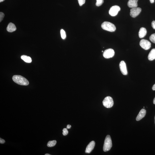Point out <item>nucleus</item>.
<instances>
[{"mask_svg":"<svg viewBox=\"0 0 155 155\" xmlns=\"http://www.w3.org/2000/svg\"><path fill=\"white\" fill-rule=\"evenodd\" d=\"M13 79L14 82L20 85L27 86L29 85V82L25 78L20 75H14Z\"/></svg>","mask_w":155,"mask_h":155,"instance_id":"1","label":"nucleus"},{"mask_svg":"<svg viewBox=\"0 0 155 155\" xmlns=\"http://www.w3.org/2000/svg\"><path fill=\"white\" fill-rule=\"evenodd\" d=\"M101 26L103 29L111 32L115 31L116 29L115 25L108 22H104L102 23Z\"/></svg>","mask_w":155,"mask_h":155,"instance_id":"2","label":"nucleus"},{"mask_svg":"<svg viewBox=\"0 0 155 155\" xmlns=\"http://www.w3.org/2000/svg\"><path fill=\"white\" fill-rule=\"evenodd\" d=\"M112 146V142L110 136L107 135L105 138L103 146L104 151H108L111 149Z\"/></svg>","mask_w":155,"mask_h":155,"instance_id":"3","label":"nucleus"},{"mask_svg":"<svg viewBox=\"0 0 155 155\" xmlns=\"http://www.w3.org/2000/svg\"><path fill=\"white\" fill-rule=\"evenodd\" d=\"M113 101L112 98L107 96L105 98L103 101V104L104 106L107 108H110L113 105Z\"/></svg>","mask_w":155,"mask_h":155,"instance_id":"4","label":"nucleus"},{"mask_svg":"<svg viewBox=\"0 0 155 155\" xmlns=\"http://www.w3.org/2000/svg\"><path fill=\"white\" fill-rule=\"evenodd\" d=\"M114 54V51L112 49H109L104 51L103 55L105 58L109 59L113 57Z\"/></svg>","mask_w":155,"mask_h":155,"instance_id":"5","label":"nucleus"},{"mask_svg":"<svg viewBox=\"0 0 155 155\" xmlns=\"http://www.w3.org/2000/svg\"><path fill=\"white\" fill-rule=\"evenodd\" d=\"M140 46L144 50H147L150 48L151 44L147 40L142 39L140 41Z\"/></svg>","mask_w":155,"mask_h":155,"instance_id":"6","label":"nucleus"},{"mask_svg":"<svg viewBox=\"0 0 155 155\" xmlns=\"http://www.w3.org/2000/svg\"><path fill=\"white\" fill-rule=\"evenodd\" d=\"M120 8L119 6L117 5L114 6L110 9L109 13L111 16L114 17L117 15L118 12L120 11Z\"/></svg>","mask_w":155,"mask_h":155,"instance_id":"7","label":"nucleus"},{"mask_svg":"<svg viewBox=\"0 0 155 155\" xmlns=\"http://www.w3.org/2000/svg\"><path fill=\"white\" fill-rule=\"evenodd\" d=\"M141 9L139 7L132 8L130 10V15L132 17L135 18L139 15L141 12Z\"/></svg>","mask_w":155,"mask_h":155,"instance_id":"8","label":"nucleus"},{"mask_svg":"<svg viewBox=\"0 0 155 155\" xmlns=\"http://www.w3.org/2000/svg\"><path fill=\"white\" fill-rule=\"evenodd\" d=\"M120 70L122 74L124 75H126L128 74V72L126 68L125 63L123 61L120 62L119 65Z\"/></svg>","mask_w":155,"mask_h":155,"instance_id":"9","label":"nucleus"},{"mask_svg":"<svg viewBox=\"0 0 155 155\" xmlns=\"http://www.w3.org/2000/svg\"><path fill=\"white\" fill-rule=\"evenodd\" d=\"M95 142L94 141L91 142L87 146L85 150L86 153H90L95 147Z\"/></svg>","mask_w":155,"mask_h":155,"instance_id":"10","label":"nucleus"},{"mask_svg":"<svg viewBox=\"0 0 155 155\" xmlns=\"http://www.w3.org/2000/svg\"><path fill=\"white\" fill-rule=\"evenodd\" d=\"M146 113V110L142 109L139 112L138 115L136 118V121H139L141 120L142 118H143L145 116Z\"/></svg>","mask_w":155,"mask_h":155,"instance_id":"11","label":"nucleus"},{"mask_svg":"<svg viewBox=\"0 0 155 155\" xmlns=\"http://www.w3.org/2000/svg\"><path fill=\"white\" fill-rule=\"evenodd\" d=\"M138 0H129L128 3V5L130 8L137 7L138 6Z\"/></svg>","mask_w":155,"mask_h":155,"instance_id":"12","label":"nucleus"},{"mask_svg":"<svg viewBox=\"0 0 155 155\" xmlns=\"http://www.w3.org/2000/svg\"><path fill=\"white\" fill-rule=\"evenodd\" d=\"M17 29V28L15 24L13 23H10L8 24L7 28V30L9 32H13L15 31Z\"/></svg>","mask_w":155,"mask_h":155,"instance_id":"13","label":"nucleus"},{"mask_svg":"<svg viewBox=\"0 0 155 155\" xmlns=\"http://www.w3.org/2000/svg\"><path fill=\"white\" fill-rule=\"evenodd\" d=\"M147 30L145 28L142 27L141 28L138 33L139 37L140 38H143L146 35Z\"/></svg>","mask_w":155,"mask_h":155,"instance_id":"14","label":"nucleus"},{"mask_svg":"<svg viewBox=\"0 0 155 155\" xmlns=\"http://www.w3.org/2000/svg\"><path fill=\"white\" fill-rule=\"evenodd\" d=\"M149 60L152 61L155 59V49H152L150 51L148 56Z\"/></svg>","mask_w":155,"mask_h":155,"instance_id":"15","label":"nucleus"},{"mask_svg":"<svg viewBox=\"0 0 155 155\" xmlns=\"http://www.w3.org/2000/svg\"><path fill=\"white\" fill-rule=\"evenodd\" d=\"M21 58L22 60H23L24 62L28 63L31 62L32 59L30 57L25 55H22L21 56Z\"/></svg>","mask_w":155,"mask_h":155,"instance_id":"16","label":"nucleus"},{"mask_svg":"<svg viewBox=\"0 0 155 155\" xmlns=\"http://www.w3.org/2000/svg\"><path fill=\"white\" fill-rule=\"evenodd\" d=\"M57 141L56 140L50 141L48 142L47 146L48 147H52L55 145Z\"/></svg>","mask_w":155,"mask_h":155,"instance_id":"17","label":"nucleus"},{"mask_svg":"<svg viewBox=\"0 0 155 155\" xmlns=\"http://www.w3.org/2000/svg\"><path fill=\"white\" fill-rule=\"evenodd\" d=\"M60 33L62 38L63 39H65L66 37V32H65L64 30L63 29H61L60 30Z\"/></svg>","mask_w":155,"mask_h":155,"instance_id":"18","label":"nucleus"},{"mask_svg":"<svg viewBox=\"0 0 155 155\" xmlns=\"http://www.w3.org/2000/svg\"><path fill=\"white\" fill-rule=\"evenodd\" d=\"M104 0H97V2L96 5L97 7L101 6L103 3Z\"/></svg>","mask_w":155,"mask_h":155,"instance_id":"19","label":"nucleus"},{"mask_svg":"<svg viewBox=\"0 0 155 155\" xmlns=\"http://www.w3.org/2000/svg\"><path fill=\"white\" fill-rule=\"evenodd\" d=\"M149 39L151 41L155 44V33L152 34L151 35Z\"/></svg>","mask_w":155,"mask_h":155,"instance_id":"20","label":"nucleus"},{"mask_svg":"<svg viewBox=\"0 0 155 155\" xmlns=\"http://www.w3.org/2000/svg\"><path fill=\"white\" fill-rule=\"evenodd\" d=\"M68 132L67 128H64L63 130V134L64 136H66L68 134Z\"/></svg>","mask_w":155,"mask_h":155,"instance_id":"21","label":"nucleus"},{"mask_svg":"<svg viewBox=\"0 0 155 155\" xmlns=\"http://www.w3.org/2000/svg\"><path fill=\"white\" fill-rule=\"evenodd\" d=\"M78 1L79 5L81 6L85 4V0H78Z\"/></svg>","mask_w":155,"mask_h":155,"instance_id":"22","label":"nucleus"},{"mask_svg":"<svg viewBox=\"0 0 155 155\" xmlns=\"http://www.w3.org/2000/svg\"><path fill=\"white\" fill-rule=\"evenodd\" d=\"M5 17V15L2 12L0 13V22H1L2 20H3L4 18Z\"/></svg>","mask_w":155,"mask_h":155,"instance_id":"23","label":"nucleus"},{"mask_svg":"<svg viewBox=\"0 0 155 155\" xmlns=\"http://www.w3.org/2000/svg\"><path fill=\"white\" fill-rule=\"evenodd\" d=\"M151 25L153 28L155 29V21H153L152 22Z\"/></svg>","mask_w":155,"mask_h":155,"instance_id":"24","label":"nucleus"},{"mask_svg":"<svg viewBox=\"0 0 155 155\" xmlns=\"http://www.w3.org/2000/svg\"><path fill=\"white\" fill-rule=\"evenodd\" d=\"M5 140L2 139L1 138H0V143L1 144H4L5 143Z\"/></svg>","mask_w":155,"mask_h":155,"instance_id":"25","label":"nucleus"},{"mask_svg":"<svg viewBox=\"0 0 155 155\" xmlns=\"http://www.w3.org/2000/svg\"><path fill=\"white\" fill-rule=\"evenodd\" d=\"M71 127V125H69V124H68V125H67V129H70Z\"/></svg>","mask_w":155,"mask_h":155,"instance_id":"26","label":"nucleus"},{"mask_svg":"<svg viewBox=\"0 0 155 155\" xmlns=\"http://www.w3.org/2000/svg\"><path fill=\"white\" fill-rule=\"evenodd\" d=\"M152 89L153 90L155 91V84L153 86Z\"/></svg>","mask_w":155,"mask_h":155,"instance_id":"27","label":"nucleus"},{"mask_svg":"<svg viewBox=\"0 0 155 155\" xmlns=\"http://www.w3.org/2000/svg\"><path fill=\"white\" fill-rule=\"evenodd\" d=\"M150 3H153L154 2V0H150Z\"/></svg>","mask_w":155,"mask_h":155,"instance_id":"28","label":"nucleus"},{"mask_svg":"<svg viewBox=\"0 0 155 155\" xmlns=\"http://www.w3.org/2000/svg\"><path fill=\"white\" fill-rule=\"evenodd\" d=\"M153 103L154 104H155V97L153 100Z\"/></svg>","mask_w":155,"mask_h":155,"instance_id":"29","label":"nucleus"},{"mask_svg":"<svg viewBox=\"0 0 155 155\" xmlns=\"http://www.w3.org/2000/svg\"><path fill=\"white\" fill-rule=\"evenodd\" d=\"M5 1V0H0V2H1H1H3Z\"/></svg>","mask_w":155,"mask_h":155,"instance_id":"30","label":"nucleus"},{"mask_svg":"<svg viewBox=\"0 0 155 155\" xmlns=\"http://www.w3.org/2000/svg\"><path fill=\"white\" fill-rule=\"evenodd\" d=\"M45 155H50V154H45Z\"/></svg>","mask_w":155,"mask_h":155,"instance_id":"31","label":"nucleus"},{"mask_svg":"<svg viewBox=\"0 0 155 155\" xmlns=\"http://www.w3.org/2000/svg\"><path fill=\"white\" fill-rule=\"evenodd\" d=\"M154 119H155V116Z\"/></svg>","mask_w":155,"mask_h":155,"instance_id":"32","label":"nucleus"},{"mask_svg":"<svg viewBox=\"0 0 155 155\" xmlns=\"http://www.w3.org/2000/svg\"><path fill=\"white\" fill-rule=\"evenodd\" d=\"M102 52H103V51H102Z\"/></svg>","mask_w":155,"mask_h":155,"instance_id":"33","label":"nucleus"}]
</instances>
